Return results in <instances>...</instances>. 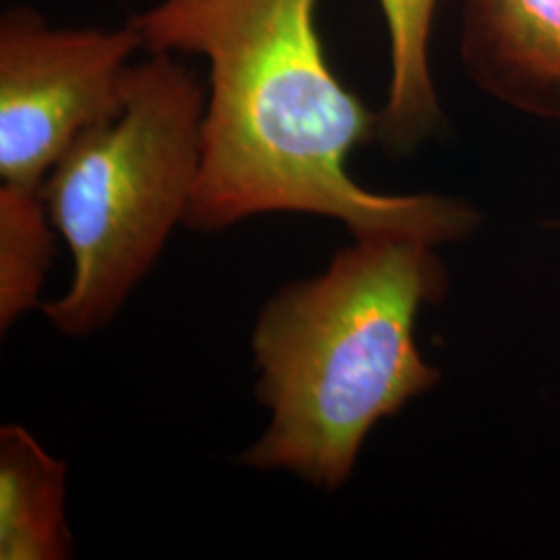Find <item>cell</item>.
Segmentation results:
<instances>
[{
  "label": "cell",
  "mask_w": 560,
  "mask_h": 560,
  "mask_svg": "<svg viewBox=\"0 0 560 560\" xmlns=\"http://www.w3.org/2000/svg\"><path fill=\"white\" fill-rule=\"evenodd\" d=\"M141 48L200 55L210 65L201 164L185 222L214 233L270 212L342 222L355 237L467 240V201L386 196L351 179L353 148L376 140L378 113L332 73L316 0H162L131 18Z\"/></svg>",
  "instance_id": "cell-1"
},
{
  "label": "cell",
  "mask_w": 560,
  "mask_h": 560,
  "mask_svg": "<svg viewBox=\"0 0 560 560\" xmlns=\"http://www.w3.org/2000/svg\"><path fill=\"white\" fill-rule=\"evenodd\" d=\"M434 247L361 235L322 275L282 287L261 307L252 347L270 423L241 465L339 490L370 432L434 388L441 372L416 342L421 307L448 289Z\"/></svg>",
  "instance_id": "cell-2"
},
{
  "label": "cell",
  "mask_w": 560,
  "mask_h": 560,
  "mask_svg": "<svg viewBox=\"0 0 560 560\" xmlns=\"http://www.w3.org/2000/svg\"><path fill=\"white\" fill-rule=\"evenodd\" d=\"M206 92L168 52L125 75L122 108L81 133L40 187L67 243L73 279L40 305L67 337H85L117 316L185 222L201 164Z\"/></svg>",
  "instance_id": "cell-3"
},
{
  "label": "cell",
  "mask_w": 560,
  "mask_h": 560,
  "mask_svg": "<svg viewBox=\"0 0 560 560\" xmlns=\"http://www.w3.org/2000/svg\"><path fill=\"white\" fill-rule=\"evenodd\" d=\"M138 32L50 27L13 7L0 20V177L40 189L88 129L117 117Z\"/></svg>",
  "instance_id": "cell-4"
},
{
  "label": "cell",
  "mask_w": 560,
  "mask_h": 560,
  "mask_svg": "<svg viewBox=\"0 0 560 560\" xmlns=\"http://www.w3.org/2000/svg\"><path fill=\"white\" fill-rule=\"evenodd\" d=\"M460 59L483 92L560 122V0H463Z\"/></svg>",
  "instance_id": "cell-5"
},
{
  "label": "cell",
  "mask_w": 560,
  "mask_h": 560,
  "mask_svg": "<svg viewBox=\"0 0 560 560\" xmlns=\"http://www.w3.org/2000/svg\"><path fill=\"white\" fill-rule=\"evenodd\" d=\"M65 494L67 465L46 453L25 428L2 425L0 559H71Z\"/></svg>",
  "instance_id": "cell-6"
},
{
  "label": "cell",
  "mask_w": 560,
  "mask_h": 560,
  "mask_svg": "<svg viewBox=\"0 0 560 560\" xmlns=\"http://www.w3.org/2000/svg\"><path fill=\"white\" fill-rule=\"evenodd\" d=\"M439 0H381L390 38L388 96L378 110L376 140L402 156L441 133L442 115L430 73V34Z\"/></svg>",
  "instance_id": "cell-7"
},
{
  "label": "cell",
  "mask_w": 560,
  "mask_h": 560,
  "mask_svg": "<svg viewBox=\"0 0 560 560\" xmlns=\"http://www.w3.org/2000/svg\"><path fill=\"white\" fill-rule=\"evenodd\" d=\"M55 224L40 189L0 185V328L40 305L55 256Z\"/></svg>",
  "instance_id": "cell-8"
}]
</instances>
